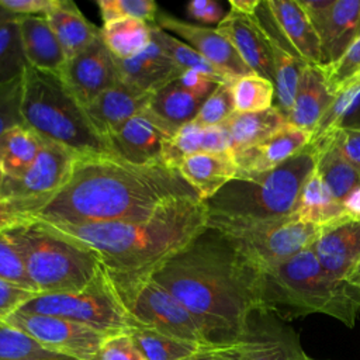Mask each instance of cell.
Instances as JSON below:
<instances>
[{"label":"cell","instance_id":"obj_8","mask_svg":"<svg viewBox=\"0 0 360 360\" xmlns=\"http://www.w3.org/2000/svg\"><path fill=\"white\" fill-rule=\"evenodd\" d=\"M208 226L221 232L236 253L259 271L311 248L326 228L304 222L295 214L269 221L210 215Z\"/></svg>","mask_w":360,"mask_h":360},{"label":"cell","instance_id":"obj_41","mask_svg":"<svg viewBox=\"0 0 360 360\" xmlns=\"http://www.w3.org/2000/svg\"><path fill=\"white\" fill-rule=\"evenodd\" d=\"M329 91L336 96L352 80L360 76V35L352 45L329 65H319Z\"/></svg>","mask_w":360,"mask_h":360},{"label":"cell","instance_id":"obj_32","mask_svg":"<svg viewBox=\"0 0 360 360\" xmlns=\"http://www.w3.org/2000/svg\"><path fill=\"white\" fill-rule=\"evenodd\" d=\"M309 146L314 152L315 173L328 186L330 193L343 202V200L360 186V173L328 139L312 141Z\"/></svg>","mask_w":360,"mask_h":360},{"label":"cell","instance_id":"obj_47","mask_svg":"<svg viewBox=\"0 0 360 360\" xmlns=\"http://www.w3.org/2000/svg\"><path fill=\"white\" fill-rule=\"evenodd\" d=\"M322 138L328 139L340 152V155L360 173V127H339L316 139Z\"/></svg>","mask_w":360,"mask_h":360},{"label":"cell","instance_id":"obj_58","mask_svg":"<svg viewBox=\"0 0 360 360\" xmlns=\"http://www.w3.org/2000/svg\"><path fill=\"white\" fill-rule=\"evenodd\" d=\"M15 17H18V15H15V14H13V13H10V11H7V10H4V8L0 6V22L7 21V20H11V18H15Z\"/></svg>","mask_w":360,"mask_h":360},{"label":"cell","instance_id":"obj_13","mask_svg":"<svg viewBox=\"0 0 360 360\" xmlns=\"http://www.w3.org/2000/svg\"><path fill=\"white\" fill-rule=\"evenodd\" d=\"M59 76L84 107L121 82L117 60L103 42L101 34L84 51L66 59Z\"/></svg>","mask_w":360,"mask_h":360},{"label":"cell","instance_id":"obj_11","mask_svg":"<svg viewBox=\"0 0 360 360\" xmlns=\"http://www.w3.org/2000/svg\"><path fill=\"white\" fill-rule=\"evenodd\" d=\"M4 321L32 338L44 349L77 360H90L108 338L105 333L65 318L22 309H17Z\"/></svg>","mask_w":360,"mask_h":360},{"label":"cell","instance_id":"obj_37","mask_svg":"<svg viewBox=\"0 0 360 360\" xmlns=\"http://www.w3.org/2000/svg\"><path fill=\"white\" fill-rule=\"evenodd\" d=\"M152 39L172 58V60L181 70H197L215 79L218 83H229L232 82V79H235L219 72L207 59H204L194 48H191L180 38L163 31L155 22L152 24Z\"/></svg>","mask_w":360,"mask_h":360},{"label":"cell","instance_id":"obj_18","mask_svg":"<svg viewBox=\"0 0 360 360\" xmlns=\"http://www.w3.org/2000/svg\"><path fill=\"white\" fill-rule=\"evenodd\" d=\"M152 96L121 80L98 94L84 108L94 128L108 142L121 125L148 108Z\"/></svg>","mask_w":360,"mask_h":360},{"label":"cell","instance_id":"obj_45","mask_svg":"<svg viewBox=\"0 0 360 360\" xmlns=\"http://www.w3.org/2000/svg\"><path fill=\"white\" fill-rule=\"evenodd\" d=\"M0 278L37 292L24 269L17 249L6 232L0 233Z\"/></svg>","mask_w":360,"mask_h":360},{"label":"cell","instance_id":"obj_49","mask_svg":"<svg viewBox=\"0 0 360 360\" xmlns=\"http://www.w3.org/2000/svg\"><path fill=\"white\" fill-rule=\"evenodd\" d=\"M37 292L0 278V319H6L34 298Z\"/></svg>","mask_w":360,"mask_h":360},{"label":"cell","instance_id":"obj_31","mask_svg":"<svg viewBox=\"0 0 360 360\" xmlns=\"http://www.w3.org/2000/svg\"><path fill=\"white\" fill-rule=\"evenodd\" d=\"M226 150H231V145L228 132L222 125L202 128L194 122H188L169 139L162 160L177 169V165L190 155Z\"/></svg>","mask_w":360,"mask_h":360},{"label":"cell","instance_id":"obj_52","mask_svg":"<svg viewBox=\"0 0 360 360\" xmlns=\"http://www.w3.org/2000/svg\"><path fill=\"white\" fill-rule=\"evenodd\" d=\"M333 3H335V0H304V1H300V4L305 10L309 21L312 22V25L318 34H319L323 22L326 21Z\"/></svg>","mask_w":360,"mask_h":360},{"label":"cell","instance_id":"obj_19","mask_svg":"<svg viewBox=\"0 0 360 360\" xmlns=\"http://www.w3.org/2000/svg\"><path fill=\"white\" fill-rule=\"evenodd\" d=\"M215 28L231 42L240 59L253 73L274 83V70L269 44L255 14L243 15L229 10Z\"/></svg>","mask_w":360,"mask_h":360},{"label":"cell","instance_id":"obj_61","mask_svg":"<svg viewBox=\"0 0 360 360\" xmlns=\"http://www.w3.org/2000/svg\"><path fill=\"white\" fill-rule=\"evenodd\" d=\"M1 179H3V176H1V173H0V183H1Z\"/></svg>","mask_w":360,"mask_h":360},{"label":"cell","instance_id":"obj_17","mask_svg":"<svg viewBox=\"0 0 360 360\" xmlns=\"http://www.w3.org/2000/svg\"><path fill=\"white\" fill-rule=\"evenodd\" d=\"M264 4L277 34L290 49L305 65H322L319 35L300 1L267 0Z\"/></svg>","mask_w":360,"mask_h":360},{"label":"cell","instance_id":"obj_2","mask_svg":"<svg viewBox=\"0 0 360 360\" xmlns=\"http://www.w3.org/2000/svg\"><path fill=\"white\" fill-rule=\"evenodd\" d=\"M193 197L198 194L180 172L163 162L135 165L114 153L77 155L69 180L37 218L65 225L136 219Z\"/></svg>","mask_w":360,"mask_h":360},{"label":"cell","instance_id":"obj_25","mask_svg":"<svg viewBox=\"0 0 360 360\" xmlns=\"http://www.w3.org/2000/svg\"><path fill=\"white\" fill-rule=\"evenodd\" d=\"M319 66L305 65L297 86L292 107L287 114V124L309 132H315L322 117L333 103Z\"/></svg>","mask_w":360,"mask_h":360},{"label":"cell","instance_id":"obj_38","mask_svg":"<svg viewBox=\"0 0 360 360\" xmlns=\"http://www.w3.org/2000/svg\"><path fill=\"white\" fill-rule=\"evenodd\" d=\"M235 112H257L273 107L274 83L260 75L238 76L229 83Z\"/></svg>","mask_w":360,"mask_h":360},{"label":"cell","instance_id":"obj_14","mask_svg":"<svg viewBox=\"0 0 360 360\" xmlns=\"http://www.w3.org/2000/svg\"><path fill=\"white\" fill-rule=\"evenodd\" d=\"M242 346L245 360H318L307 354L294 328L266 309L250 316Z\"/></svg>","mask_w":360,"mask_h":360},{"label":"cell","instance_id":"obj_59","mask_svg":"<svg viewBox=\"0 0 360 360\" xmlns=\"http://www.w3.org/2000/svg\"><path fill=\"white\" fill-rule=\"evenodd\" d=\"M49 360H77V359H73V357H68V356H59V357H55V359H49Z\"/></svg>","mask_w":360,"mask_h":360},{"label":"cell","instance_id":"obj_42","mask_svg":"<svg viewBox=\"0 0 360 360\" xmlns=\"http://www.w3.org/2000/svg\"><path fill=\"white\" fill-rule=\"evenodd\" d=\"M229 83L217 84L211 94L204 100L191 122L202 128L219 127L235 112Z\"/></svg>","mask_w":360,"mask_h":360},{"label":"cell","instance_id":"obj_35","mask_svg":"<svg viewBox=\"0 0 360 360\" xmlns=\"http://www.w3.org/2000/svg\"><path fill=\"white\" fill-rule=\"evenodd\" d=\"M103 42L110 53L120 60L131 59L152 42V24L136 18H115L100 27Z\"/></svg>","mask_w":360,"mask_h":360},{"label":"cell","instance_id":"obj_24","mask_svg":"<svg viewBox=\"0 0 360 360\" xmlns=\"http://www.w3.org/2000/svg\"><path fill=\"white\" fill-rule=\"evenodd\" d=\"M122 82L150 94L180 77L183 70L152 39L150 45L131 59H115Z\"/></svg>","mask_w":360,"mask_h":360},{"label":"cell","instance_id":"obj_50","mask_svg":"<svg viewBox=\"0 0 360 360\" xmlns=\"http://www.w3.org/2000/svg\"><path fill=\"white\" fill-rule=\"evenodd\" d=\"M186 11L194 21L207 24H219L228 11L215 0H193L186 6Z\"/></svg>","mask_w":360,"mask_h":360},{"label":"cell","instance_id":"obj_56","mask_svg":"<svg viewBox=\"0 0 360 360\" xmlns=\"http://www.w3.org/2000/svg\"><path fill=\"white\" fill-rule=\"evenodd\" d=\"M346 280L349 283H352L353 285L360 288V259L357 260V263L354 264V267L352 269V271L349 273V276L346 277Z\"/></svg>","mask_w":360,"mask_h":360},{"label":"cell","instance_id":"obj_29","mask_svg":"<svg viewBox=\"0 0 360 360\" xmlns=\"http://www.w3.org/2000/svg\"><path fill=\"white\" fill-rule=\"evenodd\" d=\"M44 17L56 35L66 59L84 51L100 35V28L89 21L79 7L69 0H59Z\"/></svg>","mask_w":360,"mask_h":360},{"label":"cell","instance_id":"obj_6","mask_svg":"<svg viewBox=\"0 0 360 360\" xmlns=\"http://www.w3.org/2000/svg\"><path fill=\"white\" fill-rule=\"evenodd\" d=\"M22 124L39 136L77 155L112 153L110 143L90 121L84 105L60 76L27 66L22 73Z\"/></svg>","mask_w":360,"mask_h":360},{"label":"cell","instance_id":"obj_15","mask_svg":"<svg viewBox=\"0 0 360 360\" xmlns=\"http://www.w3.org/2000/svg\"><path fill=\"white\" fill-rule=\"evenodd\" d=\"M155 24L188 44L224 75L238 77L253 73L217 28L193 24L163 11H159Z\"/></svg>","mask_w":360,"mask_h":360},{"label":"cell","instance_id":"obj_55","mask_svg":"<svg viewBox=\"0 0 360 360\" xmlns=\"http://www.w3.org/2000/svg\"><path fill=\"white\" fill-rule=\"evenodd\" d=\"M262 1L259 0H229L231 10L243 14V15H253L260 6Z\"/></svg>","mask_w":360,"mask_h":360},{"label":"cell","instance_id":"obj_30","mask_svg":"<svg viewBox=\"0 0 360 360\" xmlns=\"http://www.w3.org/2000/svg\"><path fill=\"white\" fill-rule=\"evenodd\" d=\"M284 125H287V117L277 105L257 112H233L222 124L233 155L257 145Z\"/></svg>","mask_w":360,"mask_h":360},{"label":"cell","instance_id":"obj_57","mask_svg":"<svg viewBox=\"0 0 360 360\" xmlns=\"http://www.w3.org/2000/svg\"><path fill=\"white\" fill-rule=\"evenodd\" d=\"M217 349H218V347H208V349L200 352L198 354H195V356H193V357H190V359H186V360H211Z\"/></svg>","mask_w":360,"mask_h":360},{"label":"cell","instance_id":"obj_9","mask_svg":"<svg viewBox=\"0 0 360 360\" xmlns=\"http://www.w3.org/2000/svg\"><path fill=\"white\" fill-rule=\"evenodd\" d=\"M20 309L65 318L108 336L136 328L104 267L80 291L37 294Z\"/></svg>","mask_w":360,"mask_h":360},{"label":"cell","instance_id":"obj_20","mask_svg":"<svg viewBox=\"0 0 360 360\" xmlns=\"http://www.w3.org/2000/svg\"><path fill=\"white\" fill-rule=\"evenodd\" d=\"M312 249L330 276L346 280L360 259V219L346 218L326 226Z\"/></svg>","mask_w":360,"mask_h":360},{"label":"cell","instance_id":"obj_16","mask_svg":"<svg viewBox=\"0 0 360 360\" xmlns=\"http://www.w3.org/2000/svg\"><path fill=\"white\" fill-rule=\"evenodd\" d=\"M173 134L148 108L124 125L110 138L108 143L114 155L135 165L163 162V152Z\"/></svg>","mask_w":360,"mask_h":360},{"label":"cell","instance_id":"obj_1","mask_svg":"<svg viewBox=\"0 0 360 360\" xmlns=\"http://www.w3.org/2000/svg\"><path fill=\"white\" fill-rule=\"evenodd\" d=\"M150 277L188 309L211 346L240 342L253 312L263 309L260 271L208 225Z\"/></svg>","mask_w":360,"mask_h":360},{"label":"cell","instance_id":"obj_33","mask_svg":"<svg viewBox=\"0 0 360 360\" xmlns=\"http://www.w3.org/2000/svg\"><path fill=\"white\" fill-rule=\"evenodd\" d=\"M295 217L304 222L329 226L335 222L349 218L343 202L339 201L328 188V186L321 180V177L314 173L308 177L295 210Z\"/></svg>","mask_w":360,"mask_h":360},{"label":"cell","instance_id":"obj_21","mask_svg":"<svg viewBox=\"0 0 360 360\" xmlns=\"http://www.w3.org/2000/svg\"><path fill=\"white\" fill-rule=\"evenodd\" d=\"M311 138L309 132L287 124L257 145L235 153L238 173L269 172L305 149Z\"/></svg>","mask_w":360,"mask_h":360},{"label":"cell","instance_id":"obj_40","mask_svg":"<svg viewBox=\"0 0 360 360\" xmlns=\"http://www.w3.org/2000/svg\"><path fill=\"white\" fill-rule=\"evenodd\" d=\"M62 354L44 349L32 338L0 319V360H49Z\"/></svg>","mask_w":360,"mask_h":360},{"label":"cell","instance_id":"obj_46","mask_svg":"<svg viewBox=\"0 0 360 360\" xmlns=\"http://www.w3.org/2000/svg\"><path fill=\"white\" fill-rule=\"evenodd\" d=\"M22 76L0 86V135L11 127L21 125Z\"/></svg>","mask_w":360,"mask_h":360},{"label":"cell","instance_id":"obj_5","mask_svg":"<svg viewBox=\"0 0 360 360\" xmlns=\"http://www.w3.org/2000/svg\"><path fill=\"white\" fill-rule=\"evenodd\" d=\"M37 294L83 290L100 273L98 255L87 245L34 218L6 232Z\"/></svg>","mask_w":360,"mask_h":360},{"label":"cell","instance_id":"obj_28","mask_svg":"<svg viewBox=\"0 0 360 360\" xmlns=\"http://www.w3.org/2000/svg\"><path fill=\"white\" fill-rule=\"evenodd\" d=\"M360 0H335L319 31L322 65L335 62L359 35Z\"/></svg>","mask_w":360,"mask_h":360},{"label":"cell","instance_id":"obj_27","mask_svg":"<svg viewBox=\"0 0 360 360\" xmlns=\"http://www.w3.org/2000/svg\"><path fill=\"white\" fill-rule=\"evenodd\" d=\"M207 97V94L191 90L176 79L152 96L148 111L174 135L183 125L195 118Z\"/></svg>","mask_w":360,"mask_h":360},{"label":"cell","instance_id":"obj_44","mask_svg":"<svg viewBox=\"0 0 360 360\" xmlns=\"http://www.w3.org/2000/svg\"><path fill=\"white\" fill-rule=\"evenodd\" d=\"M52 197L37 198H0V233L10 231L11 228L37 218L41 210L49 202Z\"/></svg>","mask_w":360,"mask_h":360},{"label":"cell","instance_id":"obj_54","mask_svg":"<svg viewBox=\"0 0 360 360\" xmlns=\"http://www.w3.org/2000/svg\"><path fill=\"white\" fill-rule=\"evenodd\" d=\"M343 207L349 218L360 219V186L343 200Z\"/></svg>","mask_w":360,"mask_h":360},{"label":"cell","instance_id":"obj_48","mask_svg":"<svg viewBox=\"0 0 360 360\" xmlns=\"http://www.w3.org/2000/svg\"><path fill=\"white\" fill-rule=\"evenodd\" d=\"M90 360H145L129 333L108 336Z\"/></svg>","mask_w":360,"mask_h":360},{"label":"cell","instance_id":"obj_12","mask_svg":"<svg viewBox=\"0 0 360 360\" xmlns=\"http://www.w3.org/2000/svg\"><path fill=\"white\" fill-rule=\"evenodd\" d=\"M76 158L77 153L69 148L42 138L41 149L28 170L17 179H1L0 198L53 197L69 180Z\"/></svg>","mask_w":360,"mask_h":360},{"label":"cell","instance_id":"obj_10","mask_svg":"<svg viewBox=\"0 0 360 360\" xmlns=\"http://www.w3.org/2000/svg\"><path fill=\"white\" fill-rule=\"evenodd\" d=\"M111 281L136 328L211 346L188 309L150 276Z\"/></svg>","mask_w":360,"mask_h":360},{"label":"cell","instance_id":"obj_23","mask_svg":"<svg viewBox=\"0 0 360 360\" xmlns=\"http://www.w3.org/2000/svg\"><path fill=\"white\" fill-rule=\"evenodd\" d=\"M177 170L202 201L212 198L239 172L231 150L190 155L177 165Z\"/></svg>","mask_w":360,"mask_h":360},{"label":"cell","instance_id":"obj_34","mask_svg":"<svg viewBox=\"0 0 360 360\" xmlns=\"http://www.w3.org/2000/svg\"><path fill=\"white\" fill-rule=\"evenodd\" d=\"M42 145V138L27 125H15L0 135V173L17 179L34 163Z\"/></svg>","mask_w":360,"mask_h":360},{"label":"cell","instance_id":"obj_7","mask_svg":"<svg viewBox=\"0 0 360 360\" xmlns=\"http://www.w3.org/2000/svg\"><path fill=\"white\" fill-rule=\"evenodd\" d=\"M314 169V152L308 145L269 172L238 173L236 179L205 201L208 214L245 221L290 217L295 212L301 191Z\"/></svg>","mask_w":360,"mask_h":360},{"label":"cell","instance_id":"obj_60","mask_svg":"<svg viewBox=\"0 0 360 360\" xmlns=\"http://www.w3.org/2000/svg\"><path fill=\"white\" fill-rule=\"evenodd\" d=\"M359 35H360V18H359Z\"/></svg>","mask_w":360,"mask_h":360},{"label":"cell","instance_id":"obj_22","mask_svg":"<svg viewBox=\"0 0 360 360\" xmlns=\"http://www.w3.org/2000/svg\"><path fill=\"white\" fill-rule=\"evenodd\" d=\"M255 17L257 18L263 28L270 49L274 70V89L277 101L276 105L287 117L288 111L292 107L298 80L305 63L290 49V46L277 34L267 13L264 1H262L260 6L257 7Z\"/></svg>","mask_w":360,"mask_h":360},{"label":"cell","instance_id":"obj_26","mask_svg":"<svg viewBox=\"0 0 360 360\" xmlns=\"http://www.w3.org/2000/svg\"><path fill=\"white\" fill-rule=\"evenodd\" d=\"M18 28L28 66L60 75L66 56L44 15H20Z\"/></svg>","mask_w":360,"mask_h":360},{"label":"cell","instance_id":"obj_51","mask_svg":"<svg viewBox=\"0 0 360 360\" xmlns=\"http://www.w3.org/2000/svg\"><path fill=\"white\" fill-rule=\"evenodd\" d=\"M59 0H0V6L15 15H45Z\"/></svg>","mask_w":360,"mask_h":360},{"label":"cell","instance_id":"obj_36","mask_svg":"<svg viewBox=\"0 0 360 360\" xmlns=\"http://www.w3.org/2000/svg\"><path fill=\"white\" fill-rule=\"evenodd\" d=\"M129 335L145 360H186L208 347H215L201 346L146 328H135Z\"/></svg>","mask_w":360,"mask_h":360},{"label":"cell","instance_id":"obj_43","mask_svg":"<svg viewBox=\"0 0 360 360\" xmlns=\"http://www.w3.org/2000/svg\"><path fill=\"white\" fill-rule=\"evenodd\" d=\"M103 22L115 18H136L153 24L159 7L153 0H97Z\"/></svg>","mask_w":360,"mask_h":360},{"label":"cell","instance_id":"obj_4","mask_svg":"<svg viewBox=\"0 0 360 360\" xmlns=\"http://www.w3.org/2000/svg\"><path fill=\"white\" fill-rule=\"evenodd\" d=\"M263 309L283 321L323 314L353 328L360 315V288L330 276L312 246L260 271Z\"/></svg>","mask_w":360,"mask_h":360},{"label":"cell","instance_id":"obj_3","mask_svg":"<svg viewBox=\"0 0 360 360\" xmlns=\"http://www.w3.org/2000/svg\"><path fill=\"white\" fill-rule=\"evenodd\" d=\"M208 217L205 201L193 197L172 201L145 218L86 225L46 224L93 249L110 278L117 281L150 276L207 228Z\"/></svg>","mask_w":360,"mask_h":360},{"label":"cell","instance_id":"obj_53","mask_svg":"<svg viewBox=\"0 0 360 360\" xmlns=\"http://www.w3.org/2000/svg\"><path fill=\"white\" fill-rule=\"evenodd\" d=\"M211 360H245L242 340L233 345L218 347Z\"/></svg>","mask_w":360,"mask_h":360},{"label":"cell","instance_id":"obj_39","mask_svg":"<svg viewBox=\"0 0 360 360\" xmlns=\"http://www.w3.org/2000/svg\"><path fill=\"white\" fill-rule=\"evenodd\" d=\"M18 17L0 22V86L21 77L28 66L18 28Z\"/></svg>","mask_w":360,"mask_h":360}]
</instances>
